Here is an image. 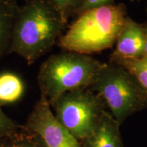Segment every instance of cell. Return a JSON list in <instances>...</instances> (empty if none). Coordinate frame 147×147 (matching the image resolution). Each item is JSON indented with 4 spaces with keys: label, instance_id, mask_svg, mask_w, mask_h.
<instances>
[{
    "label": "cell",
    "instance_id": "1",
    "mask_svg": "<svg viewBox=\"0 0 147 147\" xmlns=\"http://www.w3.org/2000/svg\"><path fill=\"white\" fill-rule=\"evenodd\" d=\"M65 24L49 0L25 1L16 14L10 53L33 65L57 43Z\"/></svg>",
    "mask_w": 147,
    "mask_h": 147
},
{
    "label": "cell",
    "instance_id": "2",
    "mask_svg": "<svg viewBox=\"0 0 147 147\" xmlns=\"http://www.w3.org/2000/svg\"><path fill=\"white\" fill-rule=\"evenodd\" d=\"M76 16L57 45L63 51L88 55L113 47L128 16L123 3L89 9Z\"/></svg>",
    "mask_w": 147,
    "mask_h": 147
},
{
    "label": "cell",
    "instance_id": "3",
    "mask_svg": "<svg viewBox=\"0 0 147 147\" xmlns=\"http://www.w3.org/2000/svg\"><path fill=\"white\" fill-rule=\"evenodd\" d=\"M105 63L91 55L72 51L51 55L38 74L41 96L51 104L67 92L90 87Z\"/></svg>",
    "mask_w": 147,
    "mask_h": 147
},
{
    "label": "cell",
    "instance_id": "4",
    "mask_svg": "<svg viewBox=\"0 0 147 147\" xmlns=\"http://www.w3.org/2000/svg\"><path fill=\"white\" fill-rule=\"evenodd\" d=\"M90 88L97 92L119 124L147 104V93L136 78L115 63H106Z\"/></svg>",
    "mask_w": 147,
    "mask_h": 147
},
{
    "label": "cell",
    "instance_id": "5",
    "mask_svg": "<svg viewBox=\"0 0 147 147\" xmlns=\"http://www.w3.org/2000/svg\"><path fill=\"white\" fill-rule=\"evenodd\" d=\"M103 101L89 87L67 92L51 104L55 117L78 140L91 136L105 110Z\"/></svg>",
    "mask_w": 147,
    "mask_h": 147
},
{
    "label": "cell",
    "instance_id": "6",
    "mask_svg": "<svg viewBox=\"0 0 147 147\" xmlns=\"http://www.w3.org/2000/svg\"><path fill=\"white\" fill-rule=\"evenodd\" d=\"M51 106L41 96L29 115L27 127L40 137L45 147H81L78 140L60 123Z\"/></svg>",
    "mask_w": 147,
    "mask_h": 147
},
{
    "label": "cell",
    "instance_id": "7",
    "mask_svg": "<svg viewBox=\"0 0 147 147\" xmlns=\"http://www.w3.org/2000/svg\"><path fill=\"white\" fill-rule=\"evenodd\" d=\"M145 25L127 16L110 55V63L118 59L140 58L144 56Z\"/></svg>",
    "mask_w": 147,
    "mask_h": 147
},
{
    "label": "cell",
    "instance_id": "8",
    "mask_svg": "<svg viewBox=\"0 0 147 147\" xmlns=\"http://www.w3.org/2000/svg\"><path fill=\"white\" fill-rule=\"evenodd\" d=\"M119 125L111 114L104 111L93 133L87 139L86 147H121Z\"/></svg>",
    "mask_w": 147,
    "mask_h": 147
},
{
    "label": "cell",
    "instance_id": "9",
    "mask_svg": "<svg viewBox=\"0 0 147 147\" xmlns=\"http://www.w3.org/2000/svg\"><path fill=\"white\" fill-rule=\"evenodd\" d=\"M18 8L14 0H0V59L10 52Z\"/></svg>",
    "mask_w": 147,
    "mask_h": 147
},
{
    "label": "cell",
    "instance_id": "10",
    "mask_svg": "<svg viewBox=\"0 0 147 147\" xmlns=\"http://www.w3.org/2000/svg\"><path fill=\"white\" fill-rule=\"evenodd\" d=\"M25 92V84L15 73L0 74V106L14 104L21 99Z\"/></svg>",
    "mask_w": 147,
    "mask_h": 147
},
{
    "label": "cell",
    "instance_id": "11",
    "mask_svg": "<svg viewBox=\"0 0 147 147\" xmlns=\"http://www.w3.org/2000/svg\"><path fill=\"white\" fill-rule=\"evenodd\" d=\"M112 63L120 65L129 71L147 93V57L118 59Z\"/></svg>",
    "mask_w": 147,
    "mask_h": 147
},
{
    "label": "cell",
    "instance_id": "12",
    "mask_svg": "<svg viewBox=\"0 0 147 147\" xmlns=\"http://www.w3.org/2000/svg\"><path fill=\"white\" fill-rule=\"evenodd\" d=\"M60 12L64 21L67 23L71 16L76 15L83 0H49Z\"/></svg>",
    "mask_w": 147,
    "mask_h": 147
},
{
    "label": "cell",
    "instance_id": "13",
    "mask_svg": "<svg viewBox=\"0 0 147 147\" xmlns=\"http://www.w3.org/2000/svg\"><path fill=\"white\" fill-rule=\"evenodd\" d=\"M16 129L15 123L5 115L0 106V138L13 133Z\"/></svg>",
    "mask_w": 147,
    "mask_h": 147
},
{
    "label": "cell",
    "instance_id": "14",
    "mask_svg": "<svg viewBox=\"0 0 147 147\" xmlns=\"http://www.w3.org/2000/svg\"><path fill=\"white\" fill-rule=\"evenodd\" d=\"M113 3H115V0H83L76 15L89 9L106 6Z\"/></svg>",
    "mask_w": 147,
    "mask_h": 147
},
{
    "label": "cell",
    "instance_id": "15",
    "mask_svg": "<svg viewBox=\"0 0 147 147\" xmlns=\"http://www.w3.org/2000/svg\"><path fill=\"white\" fill-rule=\"evenodd\" d=\"M14 147H40L37 145L35 143H33L32 142H22L21 144H18L16 145Z\"/></svg>",
    "mask_w": 147,
    "mask_h": 147
},
{
    "label": "cell",
    "instance_id": "16",
    "mask_svg": "<svg viewBox=\"0 0 147 147\" xmlns=\"http://www.w3.org/2000/svg\"><path fill=\"white\" fill-rule=\"evenodd\" d=\"M145 45L144 56L147 57V23L145 24Z\"/></svg>",
    "mask_w": 147,
    "mask_h": 147
},
{
    "label": "cell",
    "instance_id": "17",
    "mask_svg": "<svg viewBox=\"0 0 147 147\" xmlns=\"http://www.w3.org/2000/svg\"><path fill=\"white\" fill-rule=\"evenodd\" d=\"M14 1H15V0H14ZM24 1V2H25V1H28V0H23Z\"/></svg>",
    "mask_w": 147,
    "mask_h": 147
},
{
    "label": "cell",
    "instance_id": "18",
    "mask_svg": "<svg viewBox=\"0 0 147 147\" xmlns=\"http://www.w3.org/2000/svg\"><path fill=\"white\" fill-rule=\"evenodd\" d=\"M0 147H2V146H1V145H0Z\"/></svg>",
    "mask_w": 147,
    "mask_h": 147
},
{
    "label": "cell",
    "instance_id": "19",
    "mask_svg": "<svg viewBox=\"0 0 147 147\" xmlns=\"http://www.w3.org/2000/svg\"><path fill=\"white\" fill-rule=\"evenodd\" d=\"M132 1H133V0H132Z\"/></svg>",
    "mask_w": 147,
    "mask_h": 147
}]
</instances>
